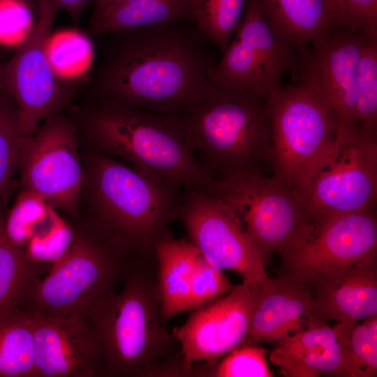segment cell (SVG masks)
Here are the masks:
<instances>
[{
	"label": "cell",
	"instance_id": "52a82bcc",
	"mask_svg": "<svg viewBox=\"0 0 377 377\" xmlns=\"http://www.w3.org/2000/svg\"><path fill=\"white\" fill-rule=\"evenodd\" d=\"M269 102L272 176L302 198L337 128L320 103L297 85L281 87Z\"/></svg>",
	"mask_w": 377,
	"mask_h": 377
},
{
	"label": "cell",
	"instance_id": "5b68a950",
	"mask_svg": "<svg viewBox=\"0 0 377 377\" xmlns=\"http://www.w3.org/2000/svg\"><path fill=\"white\" fill-rule=\"evenodd\" d=\"M90 181L101 236L125 253L155 256L184 190L103 154L94 160Z\"/></svg>",
	"mask_w": 377,
	"mask_h": 377
},
{
	"label": "cell",
	"instance_id": "8fae6325",
	"mask_svg": "<svg viewBox=\"0 0 377 377\" xmlns=\"http://www.w3.org/2000/svg\"><path fill=\"white\" fill-rule=\"evenodd\" d=\"M364 43L361 31L335 29L295 49L296 85L327 110L337 133L360 130L357 83Z\"/></svg>",
	"mask_w": 377,
	"mask_h": 377
},
{
	"label": "cell",
	"instance_id": "8992f818",
	"mask_svg": "<svg viewBox=\"0 0 377 377\" xmlns=\"http://www.w3.org/2000/svg\"><path fill=\"white\" fill-rule=\"evenodd\" d=\"M124 254L104 237L75 235L66 254L51 266L21 306L54 317L87 318L126 275L129 267Z\"/></svg>",
	"mask_w": 377,
	"mask_h": 377
},
{
	"label": "cell",
	"instance_id": "f1b7e54d",
	"mask_svg": "<svg viewBox=\"0 0 377 377\" xmlns=\"http://www.w3.org/2000/svg\"><path fill=\"white\" fill-rule=\"evenodd\" d=\"M26 136L16 106L3 89L0 93V198L6 195L8 189Z\"/></svg>",
	"mask_w": 377,
	"mask_h": 377
},
{
	"label": "cell",
	"instance_id": "e0dca14e",
	"mask_svg": "<svg viewBox=\"0 0 377 377\" xmlns=\"http://www.w3.org/2000/svg\"><path fill=\"white\" fill-rule=\"evenodd\" d=\"M27 311L33 326L35 377L105 376L101 346L87 318Z\"/></svg>",
	"mask_w": 377,
	"mask_h": 377
},
{
	"label": "cell",
	"instance_id": "3957f363",
	"mask_svg": "<svg viewBox=\"0 0 377 377\" xmlns=\"http://www.w3.org/2000/svg\"><path fill=\"white\" fill-rule=\"evenodd\" d=\"M88 131L104 153L147 176L184 191L212 188L214 179L188 146L179 112L101 101L89 115Z\"/></svg>",
	"mask_w": 377,
	"mask_h": 377
},
{
	"label": "cell",
	"instance_id": "7402d4cb",
	"mask_svg": "<svg viewBox=\"0 0 377 377\" xmlns=\"http://www.w3.org/2000/svg\"><path fill=\"white\" fill-rule=\"evenodd\" d=\"M274 35L295 49L332 31L326 0H257Z\"/></svg>",
	"mask_w": 377,
	"mask_h": 377
},
{
	"label": "cell",
	"instance_id": "83f0119b",
	"mask_svg": "<svg viewBox=\"0 0 377 377\" xmlns=\"http://www.w3.org/2000/svg\"><path fill=\"white\" fill-rule=\"evenodd\" d=\"M363 34L364 43L357 83L356 117L360 130L377 133V34Z\"/></svg>",
	"mask_w": 377,
	"mask_h": 377
},
{
	"label": "cell",
	"instance_id": "d6a6232c",
	"mask_svg": "<svg viewBox=\"0 0 377 377\" xmlns=\"http://www.w3.org/2000/svg\"><path fill=\"white\" fill-rule=\"evenodd\" d=\"M235 286L222 269L212 265L200 254L191 282L188 312L216 301Z\"/></svg>",
	"mask_w": 377,
	"mask_h": 377
},
{
	"label": "cell",
	"instance_id": "603a6c76",
	"mask_svg": "<svg viewBox=\"0 0 377 377\" xmlns=\"http://www.w3.org/2000/svg\"><path fill=\"white\" fill-rule=\"evenodd\" d=\"M191 17L190 0H119L92 13L90 31L105 35Z\"/></svg>",
	"mask_w": 377,
	"mask_h": 377
},
{
	"label": "cell",
	"instance_id": "d4e9b609",
	"mask_svg": "<svg viewBox=\"0 0 377 377\" xmlns=\"http://www.w3.org/2000/svg\"><path fill=\"white\" fill-rule=\"evenodd\" d=\"M49 266L30 260L10 242L0 214V312L21 306Z\"/></svg>",
	"mask_w": 377,
	"mask_h": 377
},
{
	"label": "cell",
	"instance_id": "ac0fdd59",
	"mask_svg": "<svg viewBox=\"0 0 377 377\" xmlns=\"http://www.w3.org/2000/svg\"><path fill=\"white\" fill-rule=\"evenodd\" d=\"M269 361L286 377L344 376L335 326L311 313L302 329L279 339Z\"/></svg>",
	"mask_w": 377,
	"mask_h": 377
},
{
	"label": "cell",
	"instance_id": "484cf974",
	"mask_svg": "<svg viewBox=\"0 0 377 377\" xmlns=\"http://www.w3.org/2000/svg\"><path fill=\"white\" fill-rule=\"evenodd\" d=\"M345 377L377 376V314L357 322L337 323Z\"/></svg>",
	"mask_w": 377,
	"mask_h": 377
},
{
	"label": "cell",
	"instance_id": "30bf717a",
	"mask_svg": "<svg viewBox=\"0 0 377 377\" xmlns=\"http://www.w3.org/2000/svg\"><path fill=\"white\" fill-rule=\"evenodd\" d=\"M209 193L234 212L265 263L282 254L309 221L300 197L263 172L216 179Z\"/></svg>",
	"mask_w": 377,
	"mask_h": 377
},
{
	"label": "cell",
	"instance_id": "e575fe53",
	"mask_svg": "<svg viewBox=\"0 0 377 377\" xmlns=\"http://www.w3.org/2000/svg\"><path fill=\"white\" fill-rule=\"evenodd\" d=\"M33 8L40 0H24ZM59 10H65L74 22H78L86 8L94 0H50Z\"/></svg>",
	"mask_w": 377,
	"mask_h": 377
},
{
	"label": "cell",
	"instance_id": "8d00e7d4",
	"mask_svg": "<svg viewBox=\"0 0 377 377\" xmlns=\"http://www.w3.org/2000/svg\"><path fill=\"white\" fill-rule=\"evenodd\" d=\"M3 63H1L0 61V93L3 90V82H2V68H3Z\"/></svg>",
	"mask_w": 377,
	"mask_h": 377
},
{
	"label": "cell",
	"instance_id": "5bb4252c",
	"mask_svg": "<svg viewBox=\"0 0 377 377\" xmlns=\"http://www.w3.org/2000/svg\"><path fill=\"white\" fill-rule=\"evenodd\" d=\"M296 64L295 49L272 31L257 0H249L243 19L211 81L215 86L269 95L282 87Z\"/></svg>",
	"mask_w": 377,
	"mask_h": 377
},
{
	"label": "cell",
	"instance_id": "ba28073f",
	"mask_svg": "<svg viewBox=\"0 0 377 377\" xmlns=\"http://www.w3.org/2000/svg\"><path fill=\"white\" fill-rule=\"evenodd\" d=\"M281 276L309 289L377 256L374 209L309 220L282 253Z\"/></svg>",
	"mask_w": 377,
	"mask_h": 377
},
{
	"label": "cell",
	"instance_id": "44dd1931",
	"mask_svg": "<svg viewBox=\"0 0 377 377\" xmlns=\"http://www.w3.org/2000/svg\"><path fill=\"white\" fill-rule=\"evenodd\" d=\"M200 253L188 239L168 235L156 246L157 284L163 321L188 312L191 282Z\"/></svg>",
	"mask_w": 377,
	"mask_h": 377
},
{
	"label": "cell",
	"instance_id": "4dcf8cb0",
	"mask_svg": "<svg viewBox=\"0 0 377 377\" xmlns=\"http://www.w3.org/2000/svg\"><path fill=\"white\" fill-rule=\"evenodd\" d=\"M52 209L41 197L24 189L4 216V228L8 239L24 253L32 236Z\"/></svg>",
	"mask_w": 377,
	"mask_h": 377
},
{
	"label": "cell",
	"instance_id": "ffe728a7",
	"mask_svg": "<svg viewBox=\"0 0 377 377\" xmlns=\"http://www.w3.org/2000/svg\"><path fill=\"white\" fill-rule=\"evenodd\" d=\"M312 295L304 285L267 277L260 283L245 343L277 341L306 325L311 313Z\"/></svg>",
	"mask_w": 377,
	"mask_h": 377
},
{
	"label": "cell",
	"instance_id": "836d02e7",
	"mask_svg": "<svg viewBox=\"0 0 377 377\" xmlns=\"http://www.w3.org/2000/svg\"><path fill=\"white\" fill-rule=\"evenodd\" d=\"M328 10L332 30L377 34V0H333Z\"/></svg>",
	"mask_w": 377,
	"mask_h": 377
},
{
	"label": "cell",
	"instance_id": "2e32d148",
	"mask_svg": "<svg viewBox=\"0 0 377 377\" xmlns=\"http://www.w3.org/2000/svg\"><path fill=\"white\" fill-rule=\"evenodd\" d=\"M259 289L260 283L243 281L221 298L191 311L185 323L174 330L172 336L180 346L189 376L193 364H214L245 343Z\"/></svg>",
	"mask_w": 377,
	"mask_h": 377
},
{
	"label": "cell",
	"instance_id": "cb8c5ba5",
	"mask_svg": "<svg viewBox=\"0 0 377 377\" xmlns=\"http://www.w3.org/2000/svg\"><path fill=\"white\" fill-rule=\"evenodd\" d=\"M30 313L20 306L0 312V377H35Z\"/></svg>",
	"mask_w": 377,
	"mask_h": 377
},
{
	"label": "cell",
	"instance_id": "7c38bea8",
	"mask_svg": "<svg viewBox=\"0 0 377 377\" xmlns=\"http://www.w3.org/2000/svg\"><path fill=\"white\" fill-rule=\"evenodd\" d=\"M176 219L190 241L212 265L238 274L251 283L267 277L265 262L241 221L222 200L202 189L182 193Z\"/></svg>",
	"mask_w": 377,
	"mask_h": 377
},
{
	"label": "cell",
	"instance_id": "277c9868",
	"mask_svg": "<svg viewBox=\"0 0 377 377\" xmlns=\"http://www.w3.org/2000/svg\"><path fill=\"white\" fill-rule=\"evenodd\" d=\"M101 346L105 376H149L174 357L163 325L157 280L143 266L128 268L119 292L100 300L87 317Z\"/></svg>",
	"mask_w": 377,
	"mask_h": 377
},
{
	"label": "cell",
	"instance_id": "4316f807",
	"mask_svg": "<svg viewBox=\"0 0 377 377\" xmlns=\"http://www.w3.org/2000/svg\"><path fill=\"white\" fill-rule=\"evenodd\" d=\"M190 1V21L223 54L240 25L249 0Z\"/></svg>",
	"mask_w": 377,
	"mask_h": 377
},
{
	"label": "cell",
	"instance_id": "d590c367",
	"mask_svg": "<svg viewBox=\"0 0 377 377\" xmlns=\"http://www.w3.org/2000/svg\"><path fill=\"white\" fill-rule=\"evenodd\" d=\"M118 1L119 0H94V8L92 13H98Z\"/></svg>",
	"mask_w": 377,
	"mask_h": 377
},
{
	"label": "cell",
	"instance_id": "1f68e13d",
	"mask_svg": "<svg viewBox=\"0 0 377 377\" xmlns=\"http://www.w3.org/2000/svg\"><path fill=\"white\" fill-rule=\"evenodd\" d=\"M74 236L70 226L52 209L32 236L24 253L34 262L52 266L66 254Z\"/></svg>",
	"mask_w": 377,
	"mask_h": 377
},
{
	"label": "cell",
	"instance_id": "4fadbf2b",
	"mask_svg": "<svg viewBox=\"0 0 377 377\" xmlns=\"http://www.w3.org/2000/svg\"><path fill=\"white\" fill-rule=\"evenodd\" d=\"M37 18L27 37L2 68L3 89L13 99L25 135H31L63 105L67 92L55 75L48 43L59 8L50 0L34 7Z\"/></svg>",
	"mask_w": 377,
	"mask_h": 377
},
{
	"label": "cell",
	"instance_id": "d6986e66",
	"mask_svg": "<svg viewBox=\"0 0 377 377\" xmlns=\"http://www.w3.org/2000/svg\"><path fill=\"white\" fill-rule=\"evenodd\" d=\"M311 313L327 321L357 322L377 314V256L355 263L309 289Z\"/></svg>",
	"mask_w": 377,
	"mask_h": 377
},
{
	"label": "cell",
	"instance_id": "6da1fadb",
	"mask_svg": "<svg viewBox=\"0 0 377 377\" xmlns=\"http://www.w3.org/2000/svg\"><path fill=\"white\" fill-rule=\"evenodd\" d=\"M105 35L110 38L93 84L101 101L179 112L214 86L212 44L189 20Z\"/></svg>",
	"mask_w": 377,
	"mask_h": 377
},
{
	"label": "cell",
	"instance_id": "7a4b0ae2",
	"mask_svg": "<svg viewBox=\"0 0 377 377\" xmlns=\"http://www.w3.org/2000/svg\"><path fill=\"white\" fill-rule=\"evenodd\" d=\"M179 117L188 146L214 180L271 166L269 95L214 85Z\"/></svg>",
	"mask_w": 377,
	"mask_h": 377
},
{
	"label": "cell",
	"instance_id": "9c48e42d",
	"mask_svg": "<svg viewBox=\"0 0 377 377\" xmlns=\"http://www.w3.org/2000/svg\"><path fill=\"white\" fill-rule=\"evenodd\" d=\"M301 200L309 220L374 209L377 133H337L316 165Z\"/></svg>",
	"mask_w": 377,
	"mask_h": 377
},
{
	"label": "cell",
	"instance_id": "74e56055",
	"mask_svg": "<svg viewBox=\"0 0 377 377\" xmlns=\"http://www.w3.org/2000/svg\"><path fill=\"white\" fill-rule=\"evenodd\" d=\"M332 1L333 0H326L327 8H328L329 5L332 3Z\"/></svg>",
	"mask_w": 377,
	"mask_h": 377
},
{
	"label": "cell",
	"instance_id": "9a60e30c",
	"mask_svg": "<svg viewBox=\"0 0 377 377\" xmlns=\"http://www.w3.org/2000/svg\"><path fill=\"white\" fill-rule=\"evenodd\" d=\"M77 144L73 125L54 114L26 136L17 165L25 190L71 214L77 211L83 181Z\"/></svg>",
	"mask_w": 377,
	"mask_h": 377
},
{
	"label": "cell",
	"instance_id": "f546056e",
	"mask_svg": "<svg viewBox=\"0 0 377 377\" xmlns=\"http://www.w3.org/2000/svg\"><path fill=\"white\" fill-rule=\"evenodd\" d=\"M219 363L197 362L194 376L216 377H272L267 351L256 344L244 343L226 355Z\"/></svg>",
	"mask_w": 377,
	"mask_h": 377
}]
</instances>
